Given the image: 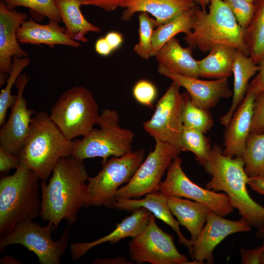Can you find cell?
<instances>
[{"mask_svg":"<svg viewBox=\"0 0 264 264\" xmlns=\"http://www.w3.org/2000/svg\"><path fill=\"white\" fill-rule=\"evenodd\" d=\"M88 174L83 160L72 156L61 158L47 184L41 183L40 216L56 229L63 220L74 223L77 214L85 207Z\"/></svg>","mask_w":264,"mask_h":264,"instance_id":"1","label":"cell"},{"mask_svg":"<svg viewBox=\"0 0 264 264\" xmlns=\"http://www.w3.org/2000/svg\"><path fill=\"white\" fill-rule=\"evenodd\" d=\"M242 157L223 154L221 148L215 144L209 159L203 165L211 179L205 188L215 192L222 191L229 198L231 205L251 226L259 229L264 226V207L254 200L246 188L248 178Z\"/></svg>","mask_w":264,"mask_h":264,"instance_id":"2","label":"cell"},{"mask_svg":"<svg viewBox=\"0 0 264 264\" xmlns=\"http://www.w3.org/2000/svg\"><path fill=\"white\" fill-rule=\"evenodd\" d=\"M73 140L67 139L45 111L32 118L23 146L17 155L21 164L46 181L60 160L71 156Z\"/></svg>","mask_w":264,"mask_h":264,"instance_id":"3","label":"cell"},{"mask_svg":"<svg viewBox=\"0 0 264 264\" xmlns=\"http://www.w3.org/2000/svg\"><path fill=\"white\" fill-rule=\"evenodd\" d=\"M208 12L196 5L194 8L193 27L184 40L191 49L209 52L220 44L233 46L249 56L244 40L245 30L222 0H211Z\"/></svg>","mask_w":264,"mask_h":264,"instance_id":"4","label":"cell"},{"mask_svg":"<svg viewBox=\"0 0 264 264\" xmlns=\"http://www.w3.org/2000/svg\"><path fill=\"white\" fill-rule=\"evenodd\" d=\"M40 179L21 164L15 172L0 180V235L11 232L19 223L40 215Z\"/></svg>","mask_w":264,"mask_h":264,"instance_id":"5","label":"cell"},{"mask_svg":"<svg viewBox=\"0 0 264 264\" xmlns=\"http://www.w3.org/2000/svg\"><path fill=\"white\" fill-rule=\"evenodd\" d=\"M97 125L81 140H73L71 156L83 160L101 157V164L111 156L119 157L130 153L134 134L121 127L117 111L104 109L100 114Z\"/></svg>","mask_w":264,"mask_h":264,"instance_id":"6","label":"cell"},{"mask_svg":"<svg viewBox=\"0 0 264 264\" xmlns=\"http://www.w3.org/2000/svg\"><path fill=\"white\" fill-rule=\"evenodd\" d=\"M99 107L92 93L82 86L66 90L52 107L51 120L68 139L87 135L97 125Z\"/></svg>","mask_w":264,"mask_h":264,"instance_id":"7","label":"cell"},{"mask_svg":"<svg viewBox=\"0 0 264 264\" xmlns=\"http://www.w3.org/2000/svg\"><path fill=\"white\" fill-rule=\"evenodd\" d=\"M143 148L119 157L111 156L101 164L102 170L95 176L88 177V195L85 207L103 205L112 208L120 186L128 183L145 159Z\"/></svg>","mask_w":264,"mask_h":264,"instance_id":"8","label":"cell"},{"mask_svg":"<svg viewBox=\"0 0 264 264\" xmlns=\"http://www.w3.org/2000/svg\"><path fill=\"white\" fill-rule=\"evenodd\" d=\"M56 229L51 223L41 226L32 220L19 223L11 232L0 240V250L11 244H19L33 252L41 264H59L69 241V227L64 230L61 238L53 241L52 233Z\"/></svg>","mask_w":264,"mask_h":264,"instance_id":"9","label":"cell"},{"mask_svg":"<svg viewBox=\"0 0 264 264\" xmlns=\"http://www.w3.org/2000/svg\"><path fill=\"white\" fill-rule=\"evenodd\" d=\"M128 245L130 258L137 264H198L178 252L173 237L157 225L153 214L145 228Z\"/></svg>","mask_w":264,"mask_h":264,"instance_id":"10","label":"cell"},{"mask_svg":"<svg viewBox=\"0 0 264 264\" xmlns=\"http://www.w3.org/2000/svg\"><path fill=\"white\" fill-rule=\"evenodd\" d=\"M181 152L177 147L155 141L154 150L149 153L130 180L118 190L116 199L139 198L157 191L171 163Z\"/></svg>","mask_w":264,"mask_h":264,"instance_id":"11","label":"cell"},{"mask_svg":"<svg viewBox=\"0 0 264 264\" xmlns=\"http://www.w3.org/2000/svg\"><path fill=\"white\" fill-rule=\"evenodd\" d=\"M182 159L176 157L171 163L164 181L158 190L166 197H183L198 202L221 216L234 211L229 198L224 192H217L202 188L193 182L182 170Z\"/></svg>","mask_w":264,"mask_h":264,"instance_id":"12","label":"cell"},{"mask_svg":"<svg viewBox=\"0 0 264 264\" xmlns=\"http://www.w3.org/2000/svg\"><path fill=\"white\" fill-rule=\"evenodd\" d=\"M180 88L177 83L172 81L165 93L157 101L151 118L143 124L145 131L155 141L166 143L180 149L183 126Z\"/></svg>","mask_w":264,"mask_h":264,"instance_id":"13","label":"cell"},{"mask_svg":"<svg viewBox=\"0 0 264 264\" xmlns=\"http://www.w3.org/2000/svg\"><path fill=\"white\" fill-rule=\"evenodd\" d=\"M251 230V226L242 217L237 220H230L209 210L205 224L194 242L191 257L198 264L204 261L213 264V251L222 240L232 234Z\"/></svg>","mask_w":264,"mask_h":264,"instance_id":"14","label":"cell"},{"mask_svg":"<svg viewBox=\"0 0 264 264\" xmlns=\"http://www.w3.org/2000/svg\"><path fill=\"white\" fill-rule=\"evenodd\" d=\"M29 77L24 73L18 77L16 100L11 108L8 119L0 130V147L14 155H18L27 135L34 110L28 108L23 97V91Z\"/></svg>","mask_w":264,"mask_h":264,"instance_id":"15","label":"cell"},{"mask_svg":"<svg viewBox=\"0 0 264 264\" xmlns=\"http://www.w3.org/2000/svg\"><path fill=\"white\" fill-rule=\"evenodd\" d=\"M157 72L184 88L192 102L203 109L209 110L215 107L221 99L229 98L233 96L228 78L203 80L178 74L159 65Z\"/></svg>","mask_w":264,"mask_h":264,"instance_id":"16","label":"cell"},{"mask_svg":"<svg viewBox=\"0 0 264 264\" xmlns=\"http://www.w3.org/2000/svg\"><path fill=\"white\" fill-rule=\"evenodd\" d=\"M27 18V14L9 10L0 0V76L9 74L14 57L27 56V52L21 47L17 38V31Z\"/></svg>","mask_w":264,"mask_h":264,"instance_id":"17","label":"cell"},{"mask_svg":"<svg viewBox=\"0 0 264 264\" xmlns=\"http://www.w3.org/2000/svg\"><path fill=\"white\" fill-rule=\"evenodd\" d=\"M255 95L248 90L225 127L223 154L231 157H242L250 134L253 103Z\"/></svg>","mask_w":264,"mask_h":264,"instance_id":"18","label":"cell"},{"mask_svg":"<svg viewBox=\"0 0 264 264\" xmlns=\"http://www.w3.org/2000/svg\"><path fill=\"white\" fill-rule=\"evenodd\" d=\"M119 210L132 212L139 208H145L151 212L156 218L169 225L176 234L178 242L187 247L191 253L194 242L186 239L181 233L179 223L176 220L168 205L167 197L158 191L145 195L142 199L120 198L116 200L112 207Z\"/></svg>","mask_w":264,"mask_h":264,"instance_id":"19","label":"cell"},{"mask_svg":"<svg viewBox=\"0 0 264 264\" xmlns=\"http://www.w3.org/2000/svg\"><path fill=\"white\" fill-rule=\"evenodd\" d=\"M153 214L145 208L133 210L132 214L116 224V228L108 235L92 242H74L70 245L71 258L76 260L84 256L91 248L109 242L115 244L128 237L134 238L148 225Z\"/></svg>","mask_w":264,"mask_h":264,"instance_id":"20","label":"cell"},{"mask_svg":"<svg viewBox=\"0 0 264 264\" xmlns=\"http://www.w3.org/2000/svg\"><path fill=\"white\" fill-rule=\"evenodd\" d=\"M197 4L189 0H125L121 19L130 20L136 13L145 12L156 20L158 26L173 20Z\"/></svg>","mask_w":264,"mask_h":264,"instance_id":"21","label":"cell"},{"mask_svg":"<svg viewBox=\"0 0 264 264\" xmlns=\"http://www.w3.org/2000/svg\"><path fill=\"white\" fill-rule=\"evenodd\" d=\"M17 38L22 44H46L51 48L56 45H64L74 48L81 46V44L65 32V28L59 23L49 21L47 24H40L30 18L24 21L17 31Z\"/></svg>","mask_w":264,"mask_h":264,"instance_id":"22","label":"cell"},{"mask_svg":"<svg viewBox=\"0 0 264 264\" xmlns=\"http://www.w3.org/2000/svg\"><path fill=\"white\" fill-rule=\"evenodd\" d=\"M162 66L178 74L199 78L198 60L192 55V49L182 47L175 37L169 41L154 56Z\"/></svg>","mask_w":264,"mask_h":264,"instance_id":"23","label":"cell"},{"mask_svg":"<svg viewBox=\"0 0 264 264\" xmlns=\"http://www.w3.org/2000/svg\"><path fill=\"white\" fill-rule=\"evenodd\" d=\"M259 66L248 55L237 50L233 67L234 85L232 101L227 112L220 119V124L226 127L238 107L246 95L250 79L257 74Z\"/></svg>","mask_w":264,"mask_h":264,"instance_id":"24","label":"cell"},{"mask_svg":"<svg viewBox=\"0 0 264 264\" xmlns=\"http://www.w3.org/2000/svg\"><path fill=\"white\" fill-rule=\"evenodd\" d=\"M168 205L180 225L185 227L194 242L206 222L209 210L203 205L178 197H167Z\"/></svg>","mask_w":264,"mask_h":264,"instance_id":"25","label":"cell"},{"mask_svg":"<svg viewBox=\"0 0 264 264\" xmlns=\"http://www.w3.org/2000/svg\"><path fill=\"white\" fill-rule=\"evenodd\" d=\"M56 4L65 26V32L71 39L86 43L88 41L86 37L88 32H101L100 27L88 22L83 16L79 0H56Z\"/></svg>","mask_w":264,"mask_h":264,"instance_id":"26","label":"cell"},{"mask_svg":"<svg viewBox=\"0 0 264 264\" xmlns=\"http://www.w3.org/2000/svg\"><path fill=\"white\" fill-rule=\"evenodd\" d=\"M237 50L223 44L212 47L205 58L198 60L199 77L216 80L231 76Z\"/></svg>","mask_w":264,"mask_h":264,"instance_id":"27","label":"cell"},{"mask_svg":"<svg viewBox=\"0 0 264 264\" xmlns=\"http://www.w3.org/2000/svg\"><path fill=\"white\" fill-rule=\"evenodd\" d=\"M252 20L245 30L244 40L249 56L259 65L264 57V0H256Z\"/></svg>","mask_w":264,"mask_h":264,"instance_id":"28","label":"cell"},{"mask_svg":"<svg viewBox=\"0 0 264 264\" xmlns=\"http://www.w3.org/2000/svg\"><path fill=\"white\" fill-rule=\"evenodd\" d=\"M194 7L173 20L159 25L154 29L152 40L151 57H154L158 51L176 35L181 33L186 34L192 30Z\"/></svg>","mask_w":264,"mask_h":264,"instance_id":"29","label":"cell"},{"mask_svg":"<svg viewBox=\"0 0 264 264\" xmlns=\"http://www.w3.org/2000/svg\"><path fill=\"white\" fill-rule=\"evenodd\" d=\"M242 158L248 177L264 176V132L250 134Z\"/></svg>","mask_w":264,"mask_h":264,"instance_id":"30","label":"cell"},{"mask_svg":"<svg viewBox=\"0 0 264 264\" xmlns=\"http://www.w3.org/2000/svg\"><path fill=\"white\" fill-rule=\"evenodd\" d=\"M182 94V119L184 127L207 132L213 125L212 116L208 110L199 107L191 101L187 91Z\"/></svg>","mask_w":264,"mask_h":264,"instance_id":"31","label":"cell"},{"mask_svg":"<svg viewBox=\"0 0 264 264\" xmlns=\"http://www.w3.org/2000/svg\"><path fill=\"white\" fill-rule=\"evenodd\" d=\"M180 143L181 151L193 153L202 166L209 159L212 150L210 140L202 132L183 126Z\"/></svg>","mask_w":264,"mask_h":264,"instance_id":"32","label":"cell"},{"mask_svg":"<svg viewBox=\"0 0 264 264\" xmlns=\"http://www.w3.org/2000/svg\"><path fill=\"white\" fill-rule=\"evenodd\" d=\"M28 57L19 58L15 56L13 58L11 70L6 81V86L0 93V126L1 127L6 121L7 110L14 104L17 95L11 94L12 87L21 75L22 71L30 64Z\"/></svg>","mask_w":264,"mask_h":264,"instance_id":"33","label":"cell"},{"mask_svg":"<svg viewBox=\"0 0 264 264\" xmlns=\"http://www.w3.org/2000/svg\"><path fill=\"white\" fill-rule=\"evenodd\" d=\"M139 30L138 42L133 50L139 56L145 60L151 57L152 40L154 28L157 23L154 18L150 16L148 13L141 12L138 16Z\"/></svg>","mask_w":264,"mask_h":264,"instance_id":"34","label":"cell"},{"mask_svg":"<svg viewBox=\"0 0 264 264\" xmlns=\"http://www.w3.org/2000/svg\"><path fill=\"white\" fill-rule=\"evenodd\" d=\"M9 10L19 6L28 8L34 13L58 23L61 21L56 0H1Z\"/></svg>","mask_w":264,"mask_h":264,"instance_id":"35","label":"cell"},{"mask_svg":"<svg viewBox=\"0 0 264 264\" xmlns=\"http://www.w3.org/2000/svg\"><path fill=\"white\" fill-rule=\"evenodd\" d=\"M230 8L239 24L244 30L253 17L255 4L247 0H222Z\"/></svg>","mask_w":264,"mask_h":264,"instance_id":"36","label":"cell"},{"mask_svg":"<svg viewBox=\"0 0 264 264\" xmlns=\"http://www.w3.org/2000/svg\"><path fill=\"white\" fill-rule=\"evenodd\" d=\"M132 95L140 104L152 107L157 97V90L152 82L142 79L137 81L133 86Z\"/></svg>","mask_w":264,"mask_h":264,"instance_id":"37","label":"cell"},{"mask_svg":"<svg viewBox=\"0 0 264 264\" xmlns=\"http://www.w3.org/2000/svg\"><path fill=\"white\" fill-rule=\"evenodd\" d=\"M264 132V90L255 96L250 134Z\"/></svg>","mask_w":264,"mask_h":264,"instance_id":"38","label":"cell"},{"mask_svg":"<svg viewBox=\"0 0 264 264\" xmlns=\"http://www.w3.org/2000/svg\"><path fill=\"white\" fill-rule=\"evenodd\" d=\"M21 165L18 156L10 153L0 147V172H8L11 169L18 168Z\"/></svg>","mask_w":264,"mask_h":264,"instance_id":"39","label":"cell"},{"mask_svg":"<svg viewBox=\"0 0 264 264\" xmlns=\"http://www.w3.org/2000/svg\"><path fill=\"white\" fill-rule=\"evenodd\" d=\"M264 250V242L253 249L242 248L240 249L241 263L242 264H261V259Z\"/></svg>","mask_w":264,"mask_h":264,"instance_id":"40","label":"cell"},{"mask_svg":"<svg viewBox=\"0 0 264 264\" xmlns=\"http://www.w3.org/2000/svg\"><path fill=\"white\" fill-rule=\"evenodd\" d=\"M125 0H79L81 6L92 5L99 7L106 11L116 10Z\"/></svg>","mask_w":264,"mask_h":264,"instance_id":"41","label":"cell"},{"mask_svg":"<svg viewBox=\"0 0 264 264\" xmlns=\"http://www.w3.org/2000/svg\"><path fill=\"white\" fill-rule=\"evenodd\" d=\"M259 66V69L247 89L255 96L264 90V57Z\"/></svg>","mask_w":264,"mask_h":264,"instance_id":"42","label":"cell"},{"mask_svg":"<svg viewBox=\"0 0 264 264\" xmlns=\"http://www.w3.org/2000/svg\"><path fill=\"white\" fill-rule=\"evenodd\" d=\"M113 51L119 48L123 42L122 34L117 31H110L105 36Z\"/></svg>","mask_w":264,"mask_h":264,"instance_id":"43","label":"cell"},{"mask_svg":"<svg viewBox=\"0 0 264 264\" xmlns=\"http://www.w3.org/2000/svg\"><path fill=\"white\" fill-rule=\"evenodd\" d=\"M95 50L100 55L105 57L109 56L113 52L105 37L97 40L95 44Z\"/></svg>","mask_w":264,"mask_h":264,"instance_id":"44","label":"cell"},{"mask_svg":"<svg viewBox=\"0 0 264 264\" xmlns=\"http://www.w3.org/2000/svg\"><path fill=\"white\" fill-rule=\"evenodd\" d=\"M247 183L252 190L264 196V176H257L248 177Z\"/></svg>","mask_w":264,"mask_h":264,"instance_id":"45","label":"cell"},{"mask_svg":"<svg viewBox=\"0 0 264 264\" xmlns=\"http://www.w3.org/2000/svg\"><path fill=\"white\" fill-rule=\"evenodd\" d=\"M93 264H131L128 263L127 260L124 257H115L112 258H98L95 259Z\"/></svg>","mask_w":264,"mask_h":264,"instance_id":"46","label":"cell"},{"mask_svg":"<svg viewBox=\"0 0 264 264\" xmlns=\"http://www.w3.org/2000/svg\"><path fill=\"white\" fill-rule=\"evenodd\" d=\"M0 264H21V263L13 257L7 256L0 260Z\"/></svg>","mask_w":264,"mask_h":264,"instance_id":"47","label":"cell"},{"mask_svg":"<svg viewBox=\"0 0 264 264\" xmlns=\"http://www.w3.org/2000/svg\"><path fill=\"white\" fill-rule=\"evenodd\" d=\"M211 0H198V4L201 9L204 12H206V7L209 6Z\"/></svg>","mask_w":264,"mask_h":264,"instance_id":"48","label":"cell"},{"mask_svg":"<svg viewBox=\"0 0 264 264\" xmlns=\"http://www.w3.org/2000/svg\"><path fill=\"white\" fill-rule=\"evenodd\" d=\"M256 236L259 239H262L263 242H264V226L258 229L256 233Z\"/></svg>","mask_w":264,"mask_h":264,"instance_id":"49","label":"cell"},{"mask_svg":"<svg viewBox=\"0 0 264 264\" xmlns=\"http://www.w3.org/2000/svg\"><path fill=\"white\" fill-rule=\"evenodd\" d=\"M261 264H264V250L263 252L261 259Z\"/></svg>","mask_w":264,"mask_h":264,"instance_id":"50","label":"cell"},{"mask_svg":"<svg viewBox=\"0 0 264 264\" xmlns=\"http://www.w3.org/2000/svg\"><path fill=\"white\" fill-rule=\"evenodd\" d=\"M189 0L193 1L196 2L197 4H198V0Z\"/></svg>","mask_w":264,"mask_h":264,"instance_id":"51","label":"cell"},{"mask_svg":"<svg viewBox=\"0 0 264 264\" xmlns=\"http://www.w3.org/2000/svg\"><path fill=\"white\" fill-rule=\"evenodd\" d=\"M251 2L254 3L256 1V0H247Z\"/></svg>","mask_w":264,"mask_h":264,"instance_id":"52","label":"cell"}]
</instances>
